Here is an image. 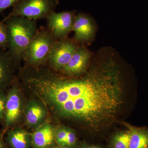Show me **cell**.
I'll list each match as a JSON object with an SVG mask.
<instances>
[{"label": "cell", "instance_id": "cell-3", "mask_svg": "<svg viewBox=\"0 0 148 148\" xmlns=\"http://www.w3.org/2000/svg\"><path fill=\"white\" fill-rule=\"evenodd\" d=\"M55 40L47 27H41L38 30L23 56L26 66L38 67L47 64Z\"/></svg>", "mask_w": 148, "mask_h": 148}, {"label": "cell", "instance_id": "cell-6", "mask_svg": "<svg viewBox=\"0 0 148 148\" xmlns=\"http://www.w3.org/2000/svg\"><path fill=\"white\" fill-rule=\"evenodd\" d=\"M73 11L51 13L47 17V28L56 40L64 39L73 31L75 17Z\"/></svg>", "mask_w": 148, "mask_h": 148}, {"label": "cell", "instance_id": "cell-2", "mask_svg": "<svg viewBox=\"0 0 148 148\" xmlns=\"http://www.w3.org/2000/svg\"><path fill=\"white\" fill-rule=\"evenodd\" d=\"M7 27L8 48L15 67L23 61L26 49L38 29L36 21L21 16L4 18L1 21Z\"/></svg>", "mask_w": 148, "mask_h": 148}, {"label": "cell", "instance_id": "cell-19", "mask_svg": "<svg viewBox=\"0 0 148 148\" xmlns=\"http://www.w3.org/2000/svg\"><path fill=\"white\" fill-rule=\"evenodd\" d=\"M19 0H0V13L10 7L13 6Z\"/></svg>", "mask_w": 148, "mask_h": 148}, {"label": "cell", "instance_id": "cell-10", "mask_svg": "<svg viewBox=\"0 0 148 148\" xmlns=\"http://www.w3.org/2000/svg\"><path fill=\"white\" fill-rule=\"evenodd\" d=\"M15 67L7 51L0 50V92L13 82Z\"/></svg>", "mask_w": 148, "mask_h": 148}, {"label": "cell", "instance_id": "cell-15", "mask_svg": "<svg viewBox=\"0 0 148 148\" xmlns=\"http://www.w3.org/2000/svg\"><path fill=\"white\" fill-rule=\"evenodd\" d=\"M44 115L43 109L38 105H33L27 111L26 119L27 122L30 125L37 124Z\"/></svg>", "mask_w": 148, "mask_h": 148}, {"label": "cell", "instance_id": "cell-18", "mask_svg": "<svg viewBox=\"0 0 148 148\" xmlns=\"http://www.w3.org/2000/svg\"><path fill=\"white\" fill-rule=\"evenodd\" d=\"M67 135V130L66 129H61L57 132L56 135V140L61 146H65Z\"/></svg>", "mask_w": 148, "mask_h": 148}, {"label": "cell", "instance_id": "cell-20", "mask_svg": "<svg viewBox=\"0 0 148 148\" xmlns=\"http://www.w3.org/2000/svg\"><path fill=\"white\" fill-rule=\"evenodd\" d=\"M0 92V119L4 118L7 96Z\"/></svg>", "mask_w": 148, "mask_h": 148}, {"label": "cell", "instance_id": "cell-5", "mask_svg": "<svg viewBox=\"0 0 148 148\" xmlns=\"http://www.w3.org/2000/svg\"><path fill=\"white\" fill-rule=\"evenodd\" d=\"M79 47L75 40L66 38L56 40L53 43L47 64L53 71H62Z\"/></svg>", "mask_w": 148, "mask_h": 148}, {"label": "cell", "instance_id": "cell-8", "mask_svg": "<svg viewBox=\"0 0 148 148\" xmlns=\"http://www.w3.org/2000/svg\"><path fill=\"white\" fill-rule=\"evenodd\" d=\"M9 91L7 95L4 119L6 126H11L18 119L21 113V101L15 87V84Z\"/></svg>", "mask_w": 148, "mask_h": 148}, {"label": "cell", "instance_id": "cell-7", "mask_svg": "<svg viewBox=\"0 0 148 148\" xmlns=\"http://www.w3.org/2000/svg\"><path fill=\"white\" fill-rule=\"evenodd\" d=\"M90 56V52L85 47H79L70 61L61 71L68 76H80L86 72Z\"/></svg>", "mask_w": 148, "mask_h": 148}, {"label": "cell", "instance_id": "cell-12", "mask_svg": "<svg viewBox=\"0 0 148 148\" xmlns=\"http://www.w3.org/2000/svg\"><path fill=\"white\" fill-rule=\"evenodd\" d=\"M129 148H148V128L130 126Z\"/></svg>", "mask_w": 148, "mask_h": 148}, {"label": "cell", "instance_id": "cell-1", "mask_svg": "<svg viewBox=\"0 0 148 148\" xmlns=\"http://www.w3.org/2000/svg\"><path fill=\"white\" fill-rule=\"evenodd\" d=\"M121 75L112 61L79 77H64L55 84L51 100L59 115L99 132L112 121L122 105Z\"/></svg>", "mask_w": 148, "mask_h": 148}, {"label": "cell", "instance_id": "cell-23", "mask_svg": "<svg viewBox=\"0 0 148 148\" xmlns=\"http://www.w3.org/2000/svg\"><path fill=\"white\" fill-rule=\"evenodd\" d=\"M55 148H71L69 147H67V146H59V147H56Z\"/></svg>", "mask_w": 148, "mask_h": 148}, {"label": "cell", "instance_id": "cell-4", "mask_svg": "<svg viewBox=\"0 0 148 148\" xmlns=\"http://www.w3.org/2000/svg\"><path fill=\"white\" fill-rule=\"evenodd\" d=\"M59 3L58 0H19L5 18L21 16L36 21L46 18L51 13L55 12Z\"/></svg>", "mask_w": 148, "mask_h": 148}, {"label": "cell", "instance_id": "cell-16", "mask_svg": "<svg viewBox=\"0 0 148 148\" xmlns=\"http://www.w3.org/2000/svg\"><path fill=\"white\" fill-rule=\"evenodd\" d=\"M8 48L7 27L5 22H0V50H6Z\"/></svg>", "mask_w": 148, "mask_h": 148}, {"label": "cell", "instance_id": "cell-17", "mask_svg": "<svg viewBox=\"0 0 148 148\" xmlns=\"http://www.w3.org/2000/svg\"><path fill=\"white\" fill-rule=\"evenodd\" d=\"M77 143V138L74 132L67 130V138L65 146L72 148Z\"/></svg>", "mask_w": 148, "mask_h": 148}, {"label": "cell", "instance_id": "cell-13", "mask_svg": "<svg viewBox=\"0 0 148 148\" xmlns=\"http://www.w3.org/2000/svg\"><path fill=\"white\" fill-rule=\"evenodd\" d=\"M8 140L13 148H27L28 139L27 134L21 130H14L8 134Z\"/></svg>", "mask_w": 148, "mask_h": 148}, {"label": "cell", "instance_id": "cell-11", "mask_svg": "<svg viewBox=\"0 0 148 148\" xmlns=\"http://www.w3.org/2000/svg\"><path fill=\"white\" fill-rule=\"evenodd\" d=\"M53 129L48 125L38 130L32 135V142L37 148H47L53 143L54 140Z\"/></svg>", "mask_w": 148, "mask_h": 148}, {"label": "cell", "instance_id": "cell-22", "mask_svg": "<svg viewBox=\"0 0 148 148\" xmlns=\"http://www.w3.org/2000/svg\"><path fill=\"white\" fill-rule=\"evenodd\" d=\"M0 148H6L4 144L1 139H0Z\"/></svg>", "mask_w": 148, "mask_h": 148}, {"label": "cell", "instance_id": "cell-14", "mask_svg": "<svg viewBox=\"0 0 148 148\" xmlns=\"http://www.w3.org/2000/svg\"><path fill=\"white\" fill-rule=\"evenodd\" d=\"M130 130H127L116 133L110 141L111 148H129Z\"/></svg>", "mask_w": 148, "mask_h": 148}, {"label": "cell", "instance_id": "cell-9", "mask_svg": "<svg viewBox=\"0 0 148 148\" xmlns=\"http://www.w3.org/2000/svg\"><path fill=\"white\" fill-rule=\"evenodd\" d=\"M73 31L75 32L74 40L82 43L87 41L92 37L94 27L91 19L88 16L79 13L75 17Z\"/></svg>", "mask_w": 148, "mask_h": 148}, {"label": "cell", "instance_id": "cell-21", "mask_svg": "<svg viewBox=\"0 0 148 148\" xmlns=\"http://www.w3.org/2000/svg\"><path fill=\"white\" fill-rule=\"evenodd\" d=\"M80 148H103L101 146L95 145H82Z\"/></svg>", "mask_w": 148, "mask_h": 148}]
</instances>
